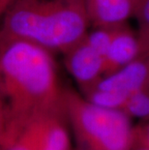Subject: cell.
<instances>
[{
	"label": "cell",
	"mask_w": 149,
	"mask_h": 150,
	"mask_svg": "<svg viewBox=\"0 0 149 150\" xmlns=\"http://www.w3.org/2000/svg\"><path fill=\"white\" fill-rule=\"evenodd\" d=\"M0 92L8 119L38 112H64L52 52L20 39L0 40Z\"/></svg>",
	"instance_id": "obj_1"
},
{
	"label": "cell",
	"mask_w": 149,
	"mask_h": 150,
	"mask_svg": "<svg viewBox=\"0 0 149 150\" xmlns=\"http://www.w3.org/2000/svg\"><path fill=\"white\" fill-rule=\"evenodd\" d=\"M89 25L84 0H18L3 18L0 40H25L63 54Z\"/></svg>",
	"instance_id": "obj_2"
},
{
	"label": "cell",
	"mask_w": 149,
	"mask_h": 150,
	"mask_svg": "<svg viewBox=\"0 0 149 150\" xmlns=\"http://www.w3.org/2000/svg\"><path fill=\"white\" fill-rule=\"evenodd\" d=\"M65 115L81 150H134L131 120L121 110L97 106L64 89Z\"/></svg>",
	"instance_id": "obj_3"
},
{
	"label": "cell",
	"mask_w": 149,
	"mask_h": 150,
	"mask_svg": "<svg viewBox=\"0 0 149 150\" xmlns=\"http://www.w3.org/2000/svg\"><path fill=\"white\" fill-rule=\"evenodd\" d=\"M64 112H38L8 119L0 150H71Z\"/></svg>",
	"instance_id": "obj_4"
},
{
	"label": "cell",
	"mask_w": 149,
	"mask_h": 150,
	"mask_svg": "<svg viewBox=\"0 0 149 150\" xmlns=\"http://www.w3.org/2000/svg\"><path fill=\"white\" fill-rule=\"evenodd\" d=\"M64 64L82 93L89 90L104 76V56L83 38L63 53Z\"/></svg>",
	"instance_id": "obj_5"
},
{
	"label": "cell",
	"mask_w": 149,
	"mask_h": 150,
	"mask_svg": "<svg viewBox=\"0 0 149 150\" xmlns=\"http://www.w3.org/2000/svg\"><path fill=\"white\" fill-rule=\"evenodd\" d=\"M91 88L125 95L149 89V47L128 65L112 74L104 76Z\"/></svg>",
	"instance_id": "obj_6"
},
{
	"label": "cell",
	"mask_w": 149,
	"mask_h": 150,
	"mask_svg": "<svg viewBox=\"0 0 149 150\" xmlns=\"http://www.w3.org/2000/svg\"><path fill=\"white\" fill-rule=\"evenodd\" d=\"M138 36L126 23L120 25L105 56L104 76L110 75L128 65L148 49Z\"/></svg>",
	"instance_id": "obj_7"
},
{
	"label": "cell",
	"mask_w": 149,
	"mask_h": 150,
	"mask_svg": "<svg viewBox=\"0 0 149 150\" xmlns=\"http://www.w3.org/2000/svg\"><path fill=\"white\" fill-rule=\"evenodd\" d=\"M90 24L94 27L114 26L128 21L141 0H84Z\"/></svg>",
	"instance_id": "obj_8"
},
{
	"label": "cell",
	"mask_w": 149,
	"mask_h": 150,
	"mask_svg": "<svg viewBox=\"0 0 149 150\" xmlns=\"http://www.w3.org/2000/svg\"><path fill=\"white\" fill-rule=\"evenodd\" d=\"M121 111L130 118L135 117L142 121L149 120V89L139 90L127 96Z\"/></svg>",
	"instance_id": "obj_9"
},
{
	"label": "cell",
	"mask_w": 149,
	"mask_h": 150,
	"mask_svg": "<svg viewBox=\"0 0 149 150\" xmlns=\"http://www.w3.org/2000/svg\"><path fill=\"white\" fill-rule=\"evenodd\" d=\"M126 23V22H125ZM123 24V23H122ZM120 25H114V26H102V27H94V30L85 35V41L96 50L98 52L104 56H106L107 50L110 46V43L116 34L117 30Z\"/></svg>",
	"instance_id": "obj_10"
},
{
	"label": "cell",
	"mask_w": 149,
	"mask_h": 150,
	"mask_svg": "<svg viewBox=\"0 0 149 150\" xmlns=\"http://www.w3.org/2000/svg\"><path fill=\"white\" fill-rule=\"evenodd\" d=\"M134 17L137 18L139 26L138 36L145 44L149 45V0H141Z\"/></svg>",
	"instance_id": "obj_11"
},
{
	"label": "cell",
	"mask_w": 149,
	"mask_h": 150,
	"mask_svg": "<svg viewBox=\"0 0 149 150\" xmlns=\"http://www.w3.org/2000/svg\"><path fill=\"white\" fill-rule=\"evenodd\" d=\"M134 137V149L149 150V120L143 121L141 124L134 126L133 128Z\"/></svg>",
	"instance_id": "obj_12"
},
{
	"label": "cell",
	"mask_w": 149,
	"mask_h": 150,
	"mask_svg": "<svg viewBox=\"0 0 149 150\" xmlns=\"http://www.w3.org/2000/svg\"><path fill=\"white\" fill-rule=\"evenodd\" d=\"M7 122H8L7 110H6L5 103H4V101H3L1 92H0V140H1L2 137L5 133Z\"/></svg>",
	"instance_id": "obj_13"
},
{
	"label": "cell",
	"mask_w": 149,
	"mask_h": 150,
	"mask_svg": "<svg viewBox=\"0 0 149 150\" xmlns=\"http://www.w3.org/2000/svg\"><path fill=\"white\" fill-rule=\"evenodd\" d=\"M18 1V0H0V27L6 14Z\"/></svg>",
	"instance_id": "obj_14"
},
{
	"label": "cell",
	"mask_w": 149,
	"mask_h": 150,
	"mask_svg": "<svg viewBox=\"0 0 149 150\" xmlns=\"http://www.w3.org/2000/svg\"><path fill=\"white\" fill-rule=\"evenodd\" d=\"M136 150H147V149H141V148H138V149H136Z\"/></svg>",
	"instance_id": "obj_15"
},
{
	"label": "cell",
	"mask_w": 149,
	"mask_h": 150,
	"mask_svg": "<svg viewBox=\"0 0 149 150\" xmlns=\"http://www.w3.org/2000/svg\"><path fill=\"white\" fill-rule=\"evenodd\" d=\"M78 150H81V149H78Z\"/></svg>",
	"instance_id": "obj_16"
}]
</instances>
